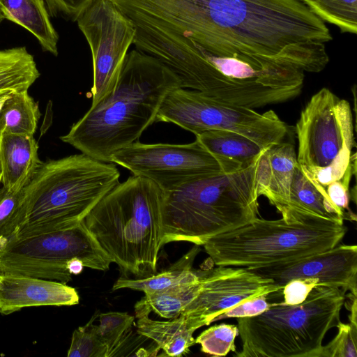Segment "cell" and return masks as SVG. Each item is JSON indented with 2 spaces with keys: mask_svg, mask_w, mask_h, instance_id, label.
<instances>
[{
  "mask_svg": "<svg viewBox=\"0 0 357 357\" xmlns=\"http://www.w3.org/2000/svg\"><path fill=\"white\" fill-rule=\"evenodd\" d=\"M42 163L33 135L0 133V168L5 189L20 192Z\"/></svg>",
  "mask_w": 357,
  "mask_h": 357,
  "instance_id": "cell-16",
  "label": "cell"
},
{
  "mask_svg": "<svg viewBox=\"0 0 357 357\" xmlns=\"http://www.w3.org/2000/svg\"><path fill=\"white\" fill-rule=\"evenodd\" d=\"M162 191L132 175L107 192L82 222L126 275L156 273L162 240Z\"/></svg>",
  "mask_w": 357,
  "mask_h": 357,
  "instance_id": "cell-4",
  "label": "cell"
},
{
  "mask_svg": "<svg viewBox=\"0 0 357 357\" xmlns=\"http://www.w3.org/2000/svg\"><path fill=\"white\" fill-rule=\"evenodd\" d=\"M41 116L28 91L8 94L0 107V133L34 135Z\"/></svg>",
  "mask_w": 357,
  "mask_h": 357,
  "instance_id": "cell-24",
  "label": "cell"
},
{
  "mask_svg": "<svg viewBox=\"0 0 357 357\" xmlns=\"http://www.w3.org/2000/svg\"><path fill=\"white\" fill-rule=\"evenodd\" d=\"M6 96H7V95H6ZM0 96V107H1V104H2V102H3L2 101H3V99L5 98L4 96Z\"/></svg>",
  "mask_w": 357,
  "mask_h": 357,
  "instance_id": "cell-35",
  "label": "cell"
},
{
  "mask_svg": "<svg viewBox=\"0 0 357 357\" xmlns=\"http://www.w3.org/2000/svg\"><path fill=\"white\" fill-rule=\"evenodd\" d=\"M206 271H203L200 278L195 282L144 293L135 305L136 317L149 316L152 312L169 319L179 317L199 294Z\"/></svg>",
  "mask_w": 357,
  "mask_h": 357,
  "instance_id": "cell-21",
  "label": "cell"
},
{
  "mask_svg": "<svg viewBox=\"0 0 357 357\" xmlns=\"http://www.w3.org/2000/svg\"><path fill=\"white\" fill-rule=\"evenodd\" d=\"M318 282L313 279H294L289 281L282 288L281 293L286 305H296L302 303L311 290L318 286Z\"/></svg>",
  "mask_w": 357,
  "mask_h": 357,
  "instance_id": "cell-31",
  "label": "cell"
},
{
  "mask_svg": "<svg viewBox=\"0 0 357 357\" xmlns=\"http://www.w3.org/2000/svg\"><path fill=\"white\" fill-rule=\"evenodd\" d=\"M259 158L238 169L201 176L162 192V245L186 241L203 245L258 218Z\"/></svg>",
  "mask_w": 357,
  "mask_h": 357,
  "instance_id": "cell-3",
  "label": "cell"
},
{
  "mask_svg": "<svg viewBox=\"0 0 357 357\" xmlns=\"http://www.w3.org/2000/svg\"><path fill=\"white\" fill-rule=\"evenodd\" d=\"M1 178H2V174H1V170L0 168V183H1Z\"/></svg>",
  "mask_w": 357,
  "mask_h": 357,
  "instance_id": "cell-37",
  "label": "cell"
},
{
  "mask_svg": "<svg viewBox=\"0 0 357 357\" xmlns=\"http://www.w3.org/2000/svg\"><path fill=\"white\" fill-rule=\"evenodd\" d=\"M347 230L343 223L322 218L288 221L258 217L208 238L203 245L217 266L255 268L331 249L341 242Z\"/></svg>",
  "mask_w": 357,
  "mask_h": 357,
  "instance_id": "cell-6",
  "label": "cell"
},
{
  "mask_svg": "<svg viewBox=\"0 0 357 357\" xmlns=\"http://www.w3.org/2000/svg\"><path fill=\"white\" fill-rule=\"evenodd\" d=\"M336 327V336L322 347L319 357H356L357 325L340 321Z\"/></svg>",
  "mask_w": 357,
  "mask_h": 357,
  "instance_id": "cell-29",
  "label": "cell"
},
{
  "mask_svg": "<svg viewBox=\"0 0 357 357\" xmlns=\"http://www.w3.org/2000/svg\"><path fill=\"white\" fill-rule=\"evenodd\" d=\"M40 75L26 47L0 50V96L28 91Z\"/></svg>",
  "mask_w": 357,
  "mask_h": 357,
  "instance_id": "cell-22",
  "label": "cell"
},
{
  "mask_svg": "<svg viewBox=\"0 0 357 357\" xmlns=\"http://www.w3.org/2000/svg\"><path fill=\"white\" fill-rule=\"evenodd\" d=\"M181 87L180 78L155 57L134 50L126 54L113 89L91 105L60 139L96 160L137 141L152 123L166 96Z\"/></svg>",
  "mask_w": 357,
  "mask_h": 357,
  "instance_id": "cell-1",
  "label": "cell"
},
{
  "mask_svg": "<svg viewBox=\"0 0 357 357\" xmlns=\"http://www.w3.org/2000/svg\"><path fill=\"white\" fill-rule=\"evenodd\" d=\"M20 193L0 188V245L8 241L17 228Z\"/></svg>",
  "mask_w": 357,
  "mask_h": 357,
  "instance_id": "cell-30",
  "label": "cell"
},
{
  "mask_svg": "<svg viewBox=\"0 0 357 357\" xmlns=\"http://www.w3.org/2000/svg\"><path fill=\"white\" fill-rule=\"evenodd\" d=\"M4 20V17L3 15H2L1 12L0 11V24L1 23V22Z\"/></svg>",
  "mask_w": 357,
  "mask_h": 357,
  "instance_id": "cell-36",
  "label": "cell"
},
{
  "mask_svg": "<svg viewBox=\"0 0 357 357\" xmlns=\"http://www.w3.org/2000/svg\"><path fill=\"white\" fill-rule=\"evenodd\" d=\"M282 289L248 268L218 266L206 271L199 294L181 314L199 318L207 326L244 301Z\"/></svg>",
  "mask_w": 357,
  "mask_h": 357,
  "instance_id": "cell-12",
  "label": "cell"
},
{
  "mask_svg": "<svg viewBox=\"0 0 357 357\" xmlns=\"http://www.w3.org/2000/svg\"><path fill=\"white\" fill-rule=\"evenodd\" d=\"M96 313L84 326L75 329L72 335L68 357H107V349L102 340L98 325L93 324Z\"/></svg>",
  "mask_w": 357,
  "mask_h": 357,
  "instance_id": "cell-27",
  "label": "cell"
},
{
  "mask_svg": "<svg viewBox=\"0 0 357 357\" xmlns=\"http://www.w3.org/2000/svg\"><path fill=\"white\" fill-rule=\"evenodd\" d=\"M155 122L172 123L195 135L208 130L231 131L264 149L282 142L287 132L285 123L273 110L259 113L182 87L166 96Z\"/></svg>",
  "mask_w": 357,
  "mask_h": 357,
  "instance_id": "cell-9",
  "label": "cell"
},
{
  "mask_svg": "<svg viewBox=\"0 0 357 357\" xmlns=\"http://www.w3.org/2000/svg\"><path fill=\"white\" fill-rule=\"evenodd\" d=\"M323 22L337 26L342 33H357V0H316L307 6Z\"/></svg>",
  "mask_w": 357,
  "mask_h": 357,
  "instance_id": "cell-26",
  "label": "cell"
},
{
  "mask_svg": "<svg viewBox=\"0 0 357 357\" xmlns=\"http://www.w3.org/2000/svg\"><path fill=\"white\" fill-rule=\"evenodd\" d=\"M112 263L82 221L66 229L13 238L0 245V274L67 284L84 267L105 271Z\"/></svg>",
  "mask_w": 357,
  "mask_h": 357,
  "instance_id": "cell-8",
  "label": "cell"
},
{
  "mask_svg": "<svg viewBox=\"0 0 357 357\" xmlns=\"http://www.w3.org/2000/svg\"><path fill=\"white\" fill-rule=\"evenodd\" d=\"M282 289L294 279H313L319 285L334 287L357 295V246L337 244L301 259L248 268Z\"/></svg>",
  "mask_w": 357,
  "mask_h": 357,
  "instance_id": "cell-13",
  "label": "cell"
},
{
  "mask_svg": "<svg viewBox=\"0 0 357 357\" xmlns=\"http://www.w3.org/2000/svg\"><path fill=\"white\" fill-rule=\"evenodd\" d=\"M100 335L107 349V357L126 351L132 335L135 317L126 312H108L98 314Z\"/></svg>",
  "mask_w": 357,
  "mask_h": 357,
  "instance_id": "cell-25",
  "label": "cell"
},
{
  "mask_svg": "<svg viewBox=\"0 0 357 357\" xmlns=\"http://www.w3.org/2000/svg\"><path fill=\"white\" fill-rule=\"evenodd\" d=\"M110 162L127 169L134 176L150 180L162 192L201 176L245 167L215 156L197 139L184 144L137 141L113 153Z\"/></svg>",
  "mask_w": 357,
  "mask_h": 357,
  "instance_id": "cell-10",
  "label": "cell"
},
{
  "mask_svg": "<svg viewBox=\"0 0 357 357\" xmlns=\"http://www.w3.org/2000/svg\"><path fill=\"white\" fill-rule=\"evenodd\" d=\"M0 11L4 19L33 35L43 51L58 55L59 35L52 24L45 0H0Z\"/></svg>",
  "mask_w": 357,
  "mask_h": 357,
  "instance_id": "cell-19",
  "label": "cell"
},
{
  "mask_svg": "<svg viewBox=\"0 0 357 357\" xmlns=\"http://www.w3.org/2000/svg\"><path fill=\"white\" fill-rule=\"evenodd\" d=\"M278 211L288 221L322 218L343 223L345 220L344 213L331 202L326 190L310 180L298 164L289 200Z\"/></svg>",
  "mask_w": 357,
  "mask_h": 357,
  "instance_id": "cell-17",
  "label": "cell"
},
{
  "mask_svg": "<svg viewBox=\"0 0 357 357\" xmlns=\"http://www.w3.org/2000/svg\"><path fill=\"white\" fill-rule=\"evenodd\" d=\"M354 119L349 102L326 88L309 100L296 125L297 164L314 183L326 188L349 185L356 172Z\"/></svg>",
  "mask_w": 357,
  "mask_h": 357,
  "instance_id": "cell-7",
  "label": "cell"
},
{
  "mask_svg": "<svg viewBox=\"0 0 357 357\" xmlns=\"http://www.w3.org/2000/svg\"><path fill=\"white\" fill-rule=\"evenodd\" d=\"M268 295L260 296L244 301L219 316L215 321L227 318H241L257 315L273 305V303L268 301Z\"/></svg>",
  "mask_w": 357,
  "mask_h": 357,
  "instance_id": "cell-32",
  "label": "cell"
},
{
  "mask_svg": "<svg viewBox=\"0 0 357 357\" xmlns=\"http://www.w3.org/2000/svg\"><path fill=\"white\" fill-rule=\"evenodd\" d=\"M91 48L93 79L91 105L114 86L128 50L133 44V24L109 0H92L76 19Z\"/></svg>",
  "mask_w": 357,
  "mask_h": 357,
  "instance_id": "cell-11",
  "label": "cell"
},
{
  "mask_svg": "<svg viewBox=\"0 0 357 357\" xmlns=\"http://www.w3.org/2000/svg\"><path fill=\"white\" fill-rule=\"evenodd\" d=\"M196 136L210 153L247 166L255 162L265 149L238 133L221 130H208Z\"/></svg>",
  "mask_w": 357,
  "mask_h": 357,
  "instance_id": "cell-23",
  "label": "cell"
},
{
  "mask_svg": "<svg viewBox=\"0 0 357 357\" xmlns=\"http://www.w3.org/2000/svg\"><path fill=\"white\" fill-rule=\"evenodd\" d=\"M206 326L199 318L185 314L169 321H157L149 316L137 318V333L153 342L165 356H181L195 344V331Z\"/></svg>",
  "mask_w": 357,
  "mask_h": 357,
  "instance_id": "cell-18",
  "label": "cell"
},
{
  "mask_svg": "<svg viewBox=\"0 0 357 357\" xmlns=\"http://www.w3.org/2000/svg\"><path fill=\"white\" fill-rule=\"evenodd\" d=\"M346 291L318 285L296 305L273 303L255 316L237 318L238 357H319L326 333L337 326Z\"/></svg>",
  "mask_w": 357,
  "mask_h": 357,
  "instance_id": "cell-5",
  "label": "cell"
},
{
  "mask_svg": "<svg viewBox=\"0 0 357 357\" xmlns=\"http://www.w3.org/2000/svg\"><path fill=\"white\" fill-rule=\"evenodd\" d=\"M79 301L76 289L67 284L26 275L0 274L1 314H10L29 307L74 305Z\"/></svg>",
  "mask_w": 357,
  "mask_h": 357,
  "instance_id": "cell-14",
  "label": "cell"
},
{
  "mask_svg": "<svg viewBox=\"0 0 357 357\" xmlns=\"http://www.w3.org/2000/svg\"><path fill=\"white\" fill-rule=\"evenodd\" d=\"M238 334L234 324H221L204 331L196 339L195 344L201 345V351L214 356H225L236 351L235 339Z\"/></svg>",
  "mask_w": 357,
  "mask_h": 357,
  "instance_id": "cell-28",
  "label": "cell"
},
{
  "mask_svg": "<svg viewBox=\"0 0 357 357\" xmlns=\"http://www.w3.org/2000/svg\"><path fill=\"white\" fill-rule=\"evenodd\" d=\"M199 251V245H195L178 260L158 273L137 279L120 278L114 282L112 290L130 289L149 293L195 282L200 278L203 271L192 268Z\"/></svg>",
  "mask_w": 357,
  "mask_h": 357,
  "instance_id": "cell-20",
  "label": "cell"
},
{
  "mask_svg": "<svg viewBox=\"0 0 357 357\" xmlns=\"http://www.w3.org/2000/svg\"><path fill=\"white\" fill-rule=\"evenodd\" d=\"M294 146L281 142L265 149L257 169L259 196L266 197L278 211L287 203L296 167Z\"/></svg>",
  "mask_w": 357,
  "mask_h": 357,
  "instance_id": "cell-15",
  "label": "cell"
},
{
  "mask_svg": "<svg viewBox=\"0 0 357 357\" xmlns=\"http://www.w3.org/2000/svg\"><path fill=\"white\" fill-rule=\"evenodd\" d=\"M119 178L120 172L112 162L82 153L43 162L20 193L17 228L10 238L66 229L79 224L120 183Z\"/></svg>",
  "mask_w": 357,
  "mask_h": 357,
  "instance_id": "cell-2",
  "label": "cell"
},
{
  "mask_svg": "<svg viewBox=\"0 0 357 357\" xmlns=\"http://www.w3.org/2000/svg\"><path fill=\"white\" fill-rule=\"evenodd\" d=\"M297 1L303 3V4L306 5L307 6H308L309 5H310L311 3L314 2L316 0H297Z\"/></svg>",
  "mask_w": 357,
  "mask_h": 357,
  "instance_id": "cell-34",
  "label": "cell"
},
{
  "mask_svg": "<svg viewBox=\"0 0 357 357\" xmlns=\"http://www.w3.org/2000/svg\"><path fill=\"white\" fill-rule=\"evenodd\" d=\"M92 0H45L51 17L61 16L66 20L76 21L79 13Z\"/></svg>",
  "mask_w": 357,
  "mask_h": 357,
  "instance_id": "cell-33",
  "label": "cell"
}]
</instances>
